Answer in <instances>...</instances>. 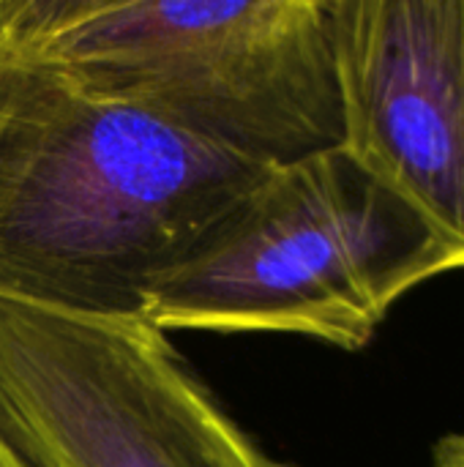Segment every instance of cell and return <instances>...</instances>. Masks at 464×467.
<instances>
[{"label":"cell","mask_w":464,"mask_h":467,"mask_svg":"<svg viewBox=\"0 0 464 467\" xmlns=\"http://www.w3.org/2000/svg\"><path fill=\"white\" fill-rule=\"evenodd\" d=\"M271 164L0 49V290L137 312Z\"/></svg>","instance_id":"6da1fadb"},{"label":"cell","mask_w":464,"mask_h":467,"mask_svg":"<svg viewBox=\"0 0 464 467\" xmlns=\"http://www.w3.org/2000/svg\"><path fill=\"white\" fill-rule=\"evenodd\" d=\"M462 271L451 246L342 145L271 167L142 293L164 334H282L364 350L394 304Z\"/></svg>","instance_id":"7a4b0ae2"},{"label":"cell","mask_w":464,"mask_h":467,"mask_svg":"<svg viewBox=\"0 0 464 467\" xmlns=\"http://www.w3.org/2000/svg\"><path fill=\"white\" fill-rule=\"evenodd\" d=\"M11 52L260 164L342 145L331 0H22Z\"/></svg>","instance_id":"3957f363"},{"label":"cell","mask_w":464,"mask_h":467,"mask_svg":"<svg viewBox=\"0 0 464 467\" xmlns=\"http://www.w3.org/2000/svg\"><path fill=\"white\" fill-rule=\"evenodd\" d=\"M0 432L30 467H293L137 312L0 290Z\"/></svg>","instance_id":"277c9868"},{"label":"cell","mask_w":464,"mask_h":467,"mask_svg":"<svg viewBox=\"0 0 464 467\" xmlns=\"http://www.w3.org/2000/svg\"><path fill=\"white\" fill-rule=\"evenodd\" d=\"M342 148L464 271V0H331Z\"/></svg>","instance_id":"5b68a950"},{"label":"cell","mask_w":464,"mask_h":467,"mask_svg":"<svg viewBox=\"0 0 464 467\" xmlns=\"http://www.w3.org/2000/svg\"><path fill=\"white\" fill-rule=\"evenodd\" d=\"M429 467H464V432H449L432 446Z\"/></svg>","instance_id":"8992f818"},{"label":"cell","mask_w":464,"mask_h":467,"mask_svg":"<svg viewBox=\"0 0 464 467\" xmlns=\"http://www.w3.org/2000/svg\"><path fill=\"white\" fill-rule=\"evenodd\" d=\"M22 0H0V49L11 41Z\"/></svg>","instance_id":"52a82bcc"},{"label":"cell","mask_w":464,"mask_h":467,"mask_svg":"<svg viewBox=\"0 0 464 467\" xmlns=\"http://www.w3.org/2000/svg\"><path fill=\"white\" fill-rule=\"evenodd\" d=\"M0 467H30L22 460V454L3 438V432H0Z\"/></svg>","instance_id":"ba28073f"}]
</instances>
